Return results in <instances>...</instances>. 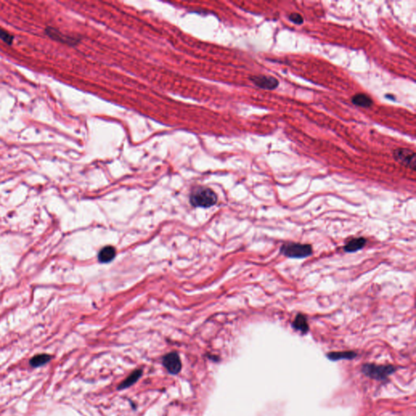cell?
Wrapping results in <instances>:
<instances>
[{
    "label": "cell",
    "mask_w": 416,
    "mask_h": 416,
    "mask_svg": "<svg viewBox=\"0 0 416 416\" xmlns=\"http://www.w3.org/2000/svg\"><path fill=\"white\" fill-rule=\"evenodd\" d=\"M216 194L207 187H200L190 195V202L194 207L207 208L216 204Z\"/></svg>",
    "instance_id": "6da1fadb"
},
{
    "label": "cell",
    "mask_w": 416,
    "mask_h": 416,
    "mask_svg": "<svg viewBox=\"0 0 416 416\" xmlns=\"http://www.w3.org/2000/svg\"><path fill=\"white\" fill-rule=\"evenodd\" d=\"M395 371L396 368L392 365H376L367 363L362 367V371L365 376L378 381H383Z\"/></svg>",
    "instance_id": "7a4b0ae2"
},
{
    "label": "cell",
    "mask_w": 416,
    "mask_h": 416,
    "mask_svg": "<svg viewBox=\"0 0 416 416\" xmlns=\"http://www.w3.org/2000/svg\"><path fill=\"white\" fill-rule=\"evenodd\" d=\"M283 254L289 258H305L312 254V247L310 245L290 243L285 244L281 248Z\"/></svg>",
    "instance_id": "3957f363"
},
{
    "label": "cell",
    "mask_w": 416,
    "mask_h": 416,
    "mask_svg": "<svg viewBox=\"0 0 416 416\" xmlns=\"http://www.w3.org/2000/svg\"><path fill=\"white\" fill-rule=\"evenodd\" d=\"M394 159L401 166L416 170V155L415 152L407 148H397L393 152Z\"/></svg>",
    "instance_id": "277c9868"
},
{
    "label": "cell",
    "mask_w": 416,
    "mask_h": 416,
    "mask_svg": "<svg viewBox=\"0 0 416 416\" xmlns=\"http://www.w3.org/2000/svg\"><path fill=\"white\" fill-rule=\"evenodd\" d=\"M162 363L167 371L172 375H177L182 370V361L177 352L167 354L166 355L164 356Z\"/></svg>",
    "instance_id": "5b68a950"
},
{
    "label": "cell",
    "mask_w": 416,
    "mask_h": 416,
    "mask_svg": "<svg viewBox=\"0 0 416 416\" xmlns=\"http://www.w3.org/2000/svg\"><path fill=\"white\" fill-rule=\"evenodd\" d=\"M250 81L259 88L267 90V91H273L279 86V81L277 79L274 77L267 76V75L251 76L250 77Z\"/></svg>",
    "instance_id": "8992f818"
},
{
    "label": "cell",
    "mask_w": 416,
    "mask_h": 416,
    "mask_svg": "<svg viewBox=\"0 0 416 416\" xmlns=\"http://www.w3.org/2000/svg\"><path fill=\"white\" fill-rule=\"evenodd\" d=\"M351 102L354 105L359 107V108H369L373 104V100L371 99V97L363 93L354 94L351 98Z\"/></svg>",
    "instance_id": "52a82bcc"
},
{
    "label": "cell",
    "mask_w": 416,
    "mask_h": 416,
    "mask_svg": "<svg viewBox=\"0 0 416 416\" xmlns=\"http://www.w3.org/2000/svg\"><path fill=\"white\" fill-rule=\"evenodd\" d=\"M142 375V370L139 369L136 371H133L124 381L121 382V385L118 386L119 390H122L124 388H129L130 386L133 385L136 383L137 381H139V379L141 378Z\"/></svg>",
    "instance_id": "ba28073f"
},
{
    "label": "cell",
    "mask_w": 416,
    "mask_h": 416,
    "mask_svg": "<svg viewBox=\"0 0 416 416\" xmlns=\"http://www.w3.org/2000/svg\"><path fill=\"white\" fill-rule=\"evenodd\" d=\"M45 31L49 37H51V38H53L55 40L60 41V42H62V43H69V44H74V43L76 44L77 43V39L67 38V37L62 36L61 32H58L55 29L51 28V27H47V28L46 29Z\"/></svg>",
    "instance_id": "9c48e42d"
},
{
    "label": "cell",
    "mask_w": 416,
    "mask_h": 416,
    "mask_svg": "<svg viewBox=\"0 0 416 416\" xmlns=\"http://www.w3.org/2000/svg\"><path fill=\"white\" fill-rule=\"evenodd\" d=\"M115 256H116V249L111 246H108L99 251L98 257H99V262L106 263V262H111Z\"/></svg>",
    "instance_id": "30bf717a"
},
{
    "label": "cell",
    "mask_w": 416,
    "mask_h": 416,
    "mask_svg": "<svg viewBox=\"0 0 416 416\" xmlns=\"http://www.w3.org/2000/svg\"><path fill=\"white\" fill-rule=\"evenodd\" d=\"M366 239L360 237V238H355V239L351 240V242H349L346 245L344 250L346 252H355L357 250H359L365 246Z\"/></svg>",
    "instance_id": "8fae6325"
},
{
    "label": "cell",
    "mask_w": 416,
    "mask_h": 416,
    "mask_svg": "<svg viewBox=\"0 0 416 416\" xmlns=\"http://www.w3.org/2000/svg\"><path fill=\"white\" fill-rule=\"evenodd\" d=\"M357 356V354L354 351H344V352H332L328 354V358L330 360L338 361L341 359H353Z\"/></svg>",
    "instance_id": "7c38bea8"
},
{
    "label": "cell",
    "mask_w": 416,
    "mask_h": 416,
    "mask_svg": "<svg viewBox=\"0 0 416 416\" xmlns=\"http://www.w3.org/2000/svg\"><path fill=\"white\" fill-rule=\"evenodd\" d=\"M293 326L295 329L300 331L303 333H307L309 330V325H308L307 318L301 314L297 315V317L294 320V322L293 324Z\"/></svg>",
    "instance_id": "4fadbf2b"
},
{
    "label": "cell",
    "mask_w": 416,
    "mask_h": 416,
    "mask_svg": "<svg viewBox=\"0 0 416 416\" xmlns=\"http://www.w3.org/2000/svg\"><path fill=\"white\" fill-rule=\"evenodd\" d=\"M51 356L47 354H39V355L33 357L31 360V364L33 367H39V366L43 365L46 363H48L51 360Z\"/></svg>",
    "instance_id": "5bb4252c"
},
{
    "label": "cell",
    "mask_w": 416,
    "mask_h": 416,
    "mask_svg": "<svg viewBox=\"0 0 416 416\" xmlns=\"http://www.w3.org/2000/svg\"><path fill=\"white\" fill-rule=\"evenodd\" d=\"M289 20L291 21V22L293 23V24H295V25H298V26H300V25H303V22H304V19H303V15H301L300 13H293L289 15Z\"/></svg>",
    "instance_id": "9a60e30c"
},
{
    "label": "cell",
    "mask_w": 416,
    "mask_h": 416,
    "mask_svg": "<svg viewBox=\"0 0 416 416\" xmlns=\"http://www.w3.org/2000/svg\"><path fill=\"white\" fill-rule=\"evenodd\" d=\"M13 38H14V37L12 34H10V33L4 31L3 29L0 28V39H2L4 43H8V45H12L13 44Z\"/></svg>",
    "instance_id": "2e32d148"
}]
</instances>
